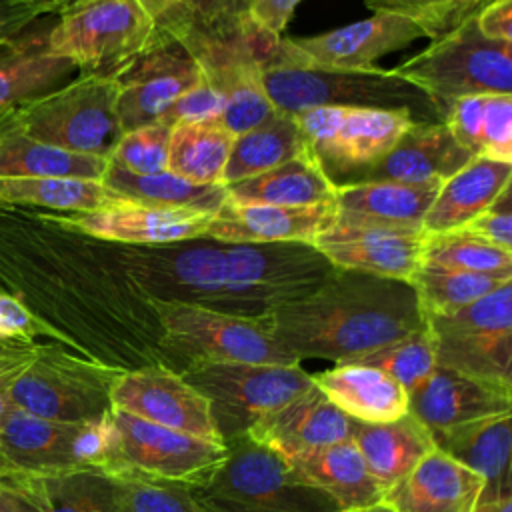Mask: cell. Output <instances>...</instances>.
<instances>
[{
	"label": "cell",
	"instance_id": "e575fe53",
	"mask_svg": "<svg viewBox=\"0 0 512 512\" xmlns=\"http://www.w3.org/2000/svg\"><path fill=\"white\" fill-rule=\"evenodd\" d=\"M234 134L216 118L178 122L170 128L168 172L194 184H222Z\"/></svg>",
	"mask_w": 512,
	"mask_h": 512
},
{
	"label": "cell",
	"instance_id": "d590c367",
	"mask_svg": "<svg viewBox=\"0 0 512 512\" xmlns=\"http://www.w3.org/2000/svg\"><path fill=\"white\" fill-rule=\"evenodd\" d=\"M120 194L100 180L40 176V178H2L0 208H32L46 212H94Z\"/></svg>",
	"mask_w": 512,
	"mask_h": 512
},
{
	"label": "cell",
	"instance_id": "bcb514c9",
	"mask_svg": "<svg viewBox=\"0 0 512 512\" xmlns=\"http://www.w3.org/2000/svg\"><path fill=\"white\" fill-rule=\"evenodd\" d=\"M170 126L154 122L124 132L108 156V164L132 174H160L168 170Z\"/></svg>",
	"mask_w": 512,
	"mask_h": 512
},
{
	"label": "cell",
	"instance_id": "30bf717a",
	"mask_svg": "<svg viewBox=\"0 0 512 512\" xmlns=\"http://www.w3.org/2000/svg\"><path fill=\"white\" fill-rule=\"evenodd\" d=\"M156 38L158 24L138 0H78L48 28L46 48L80 74L116 78Z\"/></svg>",
	"mask_w": 512,
	"mask_h": 512
},
{
	"label": "cell",
	"instance_id": "8992f818",
	"mask_svg": "<svg viewBox=\"0 0 512 512\" xmlns=\"http://www.w3.org/2000/svg\"><path fill=\"white\" fill-rule=\"evenodd\" d=\"M226 454L200 482L188 486L204 512H338L322 490L302 482L282 456L250 434L224 442Z\"/></svg>",
	"mask_w": 512,
	"mask_h": 512
},
{
	"label": "cell",
	"instance_id": "f546056e",
	"mask_svg": "<svg viewBox=\"0 0 512 512\" xmlns=\"http://www.w3.org/2000/svg\"><path fill=\"white\" fill-rule=\"evenodd\" d=\"M350 440L384 494L436 448L430 430L410 412L382 424L352 420Z\"/></svg>",
	"mask_w": 512,
	"mask_h": 512
},
{
	"label": "cell",
	"instance_id": "9f6ffc18",
	"mask_svg": "<svg viewBox=\"0 0 512 512\" xmlns=\"http://www.w3.org/2000/svg\"><path fill=\"white\" fill-rule=\"evenodd\" d=\"M36 20H42V18L30 6L0 0V42L16 36Z\"/></svg>",
	"mask_w": 512,
	"mask_h": 512
},
{
	"label": "cell",
	"instance_id": "836d02e7",
	"mask_svg": "<svg viewBox=\"0 0 512 512\" xmlns=\"http://www.w3.org/2000/svg\"><path fill=\"white\" fill-rule=\"evenodd\" d=\"M440 184H402V182H360L344 184L334 190L338 214L422 228V220L438 194Z\"/></svg>",
	"mask_w": 512,
	"mask_h": 512
},
{
	"label": "cell",
	"instance_id": "2e32d148",
	"mask_svg": "<svg viewBox=\"0 0 512 512\" xmlns=\"http://www.w3.org/2000/svg\"><path fill=\"white\" fill-rule=\"evenodd\" d=\"M110 444L102 472L192 486L216 468L226 446L212 444L120 410L108 412Z\"/></svg>",
	"mask_w": 512,
	"mask_h": 512
},
{
	"label": "cell",
	"instance_id": "11a10c76",
	"mask_svg": "<svg viewBox=\"0 0 512 512\" xmlns=\"http://www.w3.org/2000/svg\"><path fill=\"white\" fill-rule=\"evenodd\" d=\"M300 0H248L252 20L266 32L280 36Z\"/></svg>",
	"mask_w": 512,
	"mask_h": 512
},
{
	"label": "cell",
	"instance_id": "b9f144b4",
	"mask_svg": "<svg viewBox=\"0 0 512 512\" xmlns=\"http://www.w3.org/2000/svg\"><path fill=\"white\" fill-rule=\"evenodd\" d=\"M348 362L382 370L384 374L394 378L406 390V394H410L436 368V354H434L432 336L424 326L400 340L384 344Z\"/></svg>",
	"mask_w": 512,
	"mask_h": 512
},
{
	"label": "cell",
	"instance_id": "d4e9b609",
	"mask_svg": "<svg viewBox=\"0 0 512 512\" xmlns=\"http://www.w3.org/2000/svg\"><path fill=\"white\" fill-rule=\"evenodd\" d=\"M334 202L308 206L236 204L226 198L212 216L206 236L220 242H306L314 240L332 224Z\"/></svg>",
	"mask_w": 512,
	"mask_h": 512
},
{
	"label": "cell",
	"instance_id": "f35d334b",
	"mask_svg": "<svg viewBox=\"0 0 512 512\" xmlns=\"http://www.w3.org/2000/svg\"><path fill=\"white\" fill-rule=\"evenodd\" d=\"M102 184L130 200L170 208H188L206 214H216L228 198L224 186L194 184L168 170L142 176L108 164Z\"/></svg>",
	"mask_w": 512,
	"mask_h": 512
},
{
	"label": "cell",
	"instance_id": "4dcf8cb0",
	"mask_svg": "<svg viewBox=\"0 0 512 512\" xmlns=\"http://www.w3.org/2000/svg\"><path fill=\"white\" fill-rule=\"evenodd\" d=\"M0 42V108L26 102L64 86L76 70L46 48V28H32Z\"/></svg>",
	"mask_w": 512,
	"mask_h": 512
},
{
	"label": "cell",
	"instance_id": "8d00e7d4",
	"mask_svg": "<svg viewBox=\"0 0 512 512\" xmlns=\"http://www.w3.org/2000/svg\"><path fill=\"white\" fill-rule=\"evenodd\" d=\"M308 152L294 116L278 112L264 124L234 136L222 184H234Z\"/></svg>",
	"mask_w": 512,
	"mask_h": 512
},
{
	"label": "cell",
	"instance_id": "f5cc1de1",
	"mask_svg": "<svg viewBox=\"0 0 512 512\" xmlns=\"http://www.w3.org/2000/svg\"><path fill=\"white\" fill-rule=\"evenodd\" d=\"M462 230H468L500 248L512 250V210H510V188L484 210L480 216L470 220Z\"/></svg>",
	"mask_w": 512,
	"mask_h": 512
},
{
	"label": "cell",
	"instance_id": "7a4b0ae2",
	"mask_svg": "<svg viewBox=\"0 0 512 512\" xmlns=\"http://www.w3.org/2000/svg\"><path fill=\"white\" fill-rule=\"evenodd\" d=\"M122 260L152 300L264 318L312 292L332 270L306 242H220L208 236L128 246Z\"/></svg>",
	"mask_w": 512,
	"mask_h": 512
},
{
	"label": "cell",
	"instance_id": "ffe728a7",
	"mask_svg": "<svg viewBox=\"0 0 512 512\" xmlns=\"http://www.w3.org/2000/svg\"><path fill=\"white\" fill-rule=\"evenodd\" d=\"M198 82H202L198 64L182 46L158 32L154 44L116 76V114L122 134L158 122L162 112Z\"/></svg>",
	"mask_w": 512,
	"mask_h": 512
},
{
	"label": "cell",
	"instance_id": "d6a6232c",
	"mask_svg": "<svg viewBox=\"0 0 512 512\" xmlns=\"http://www.w3.org/2000/svg\"><path fill=\"white\" fill-rule=\"evenodd\" d=\"M224 188L230 202L268 206L326 204L334 202L336 190L310 152Z\"/></svg>",
	"mask_w": 512,
	"mask_h": 512
},
{
	"label": "cell",
	"instance_id": "6f0895ef",
	"mask_svg": "<svg viewBox=\"0 0 512 512\" xmlns=\"http://www.w3.org/2000/svg\"><path fill=\"white\" fill-rule=\"evenodd\" d=\"M8 2H18V4H26L32 10L38 12L40 18L44 16H58L60 12H64L66 8H70L72 4H76L78 0H8Z\"/></svg>",
	"mask_w": 512,
	"mask_h": 512
},
{
	"label": "cell",
	"instance_id": "484cf974",
	"mask_svg": "<svg viewBox=\"0 0 512 512\" xmlns=\"http://www.w3.org/2000/svg\"><path fill=\"white\" fill-rule=\"evenodd\" d=\"M484 482L440 450H432L408 476L386 490L394 512H472Z\"/></svg>",
	"mask_w": 512,
	"mask_h": 512
},
{
	"label": "cell",
	"instance_id": "91938a15",
	"mask_svg": "<svg viewBox=\"0 0 512 512\" xmlns=\"http://www.w3.org/2000/svg\"><path fill=\"white\" fill-rule=\"evenodd\" d=\"M138 2L142 4V8H144L154 20H158L162 14H166V12L172 10L174 6L184 4V2H188V0H138Z\"/></svg>",
	"mask_w": 512,
	"mask_h": 512
},
{
	"label": "cell",
	"instance_id": "7402d4cb",
	"mask_svg": "<svg viewBox=\"0 0 512 512\" xmlns=\"http://www.w3.org/2000/svg\"><path fill=\"white\" fill-rule=\"evenodd\" d=\"M408 412L430 434L500 414H512V384L438 366L408 394Z\"/></svg>",
	"mask_w": 512,
	"mask_h": 512
},
{
	"label": "cell",
	"instance_id": "ac0fdd59",
	"mask_svg": "<svg viewBox=\"0 0 512 512\" xmlns=\"http://www.w3.org/2000/svg\"><path fill=\"white\" fill-rule=\"evenodd\" d=\"M426 38L424 30L408 18L374 12L370 18L306 38H280V56L306 68L372 70L388 52Z\"/></svg>",
	"mask_w": 512,
	"mask_h": 512
},
{
	"label": "cell",
	"instance_id": "60d3db41",
	"mask_svg": "<svg viewBox=\"0 0 512 512\" xmlns=\"http://www.w3.org/2000/svg\"><path fill=\"white\" fill-rule=\"evenodd\" d=\"M424 260L456 270L512 278V250L500 248L462 228L426 234Z\"/></svg>",
	"mask_w": 512,
	"mask_h": 512
},
{
	"label": "cell",
	"instance_id": "816d5d0a",
	"mask_svg": "<svg viewBox=\"0 0 512 512\" xmlns=\"http://www.w3.org/2000/svg\"><path fill=\"white\" fill-rule=\"evenodd\" d=\"M40 342L0 340V422L12 408L10 392L22 372L30 366Z\"/></svg>",
	"mask_w": 512,
	"mask_h": 512
},
{
	"label": "cell",
	"instance_id": "5bb4252c",
	"mask_svg": "<svg viewBox=\"0 0 512 512\" xmlns=\"http://www.w3.org/2000/svg\"><path fill=\"white\" fill-rule=\"evenodd\" d=\"M108 444V416L98 422H58L10 408L0 422V474L50 478L102 470Z\"/></svg>",
	"mask_w": 512,
	"mask_h": 512
},
{
	"label": "cell",
	"instance_id": "277c9868",
	"mask_svg": "<svg viewBox=\"0 0 512 512\" xmlns=\"http://www.w3.org/2000/svg\"><path fill=\"white\" fill-rule=\"evenodd\" d=\"M156 24L198 64L202 78L220 96V120L234 136L276 114L262 84V68L274 56L280 36L252 20L248 0H188Z\"/></svg>",
	"mask_w": 512,
	"mask_h": 512
},
{
	"label": "cell",
	"instance_id": "4fadbf2b",
	"mask_svg": "<svg viewBox=\"0 0 512 512\" xmlns=\"http://www.w3.org/2000/svg\"><path fill=\"white\" fill-rule=\"evenodd\" d=\"M306 148L336 186L374 166L414 122L408 110L320 106L294 116Z\"/></svg>",
	"mask_w": 512,
	"mask_h": 512
},
{
	"label": "cell",
	"instance_id": "5b68a950",
	"mask_svg": "<svg viewBox=\"0 0 512 512\" xmlns=\"http://www.w3.org/2000/svg\"><path fill=\"white\" fill-rule=\"evenodd\" d=\"M116 96V78L78 74L56 90L0 108V130L18 132L66 152L108 160L122 136Z\"/></svg>",
	"mask_w": 512,
	"mask_h": 512
},
{
	"label": "cell",
	"instance_id": "94428289",
	"mask_svg": "<svg viewBox=\"0 0 512 512\" xmlns=\"http://www.w3.org/2000/svg\"><path fill=\"white\" fill-rule=\"evenodd\" d=\"M338 512H394V508L388 502L380 500L376 504H368V506H360V508H348V510H338Z\"/></svg>",
	"mask_w": 512,
	"mask_h": 512
},
{
	"label": "cell",
	"instance_id": "74e56055",
	"mask_svg": "<svg viewBox=\"0 0 512 512\" xmlns=\"http://www.w3.org/2000/svg\"><path fill=\"white\" fill-rule=\"evenodd\" d=\"M106 168V158L66 152L30 140L18 132L0 130V180L66 176L102 182Z\"/></svg>",
	"mask_w": 512,
	"mask_h": 512
},
{
	"label": "cell",
	"instance_id": "7dc6e473",
	"mask_svg": "<svg viewBox=\"0 0 512 512\" xmlns=\"http://www.w3.org/2000/svg\"><path fill=\"white\" fill-rule=\"evenodd\" d=\"M478 156L512 162V94L484 98Z\"/></svg>",
	"mask_w": 512,
	"mask_h": 512
},
{
	"label": "cell",
	"instance_id": "1f68e13d",
	"mask_svg": "<svg viewBox=\"0 0 512 512\" xmlns=\"http://www.w3.org/2000/svg\"><path fill=\"white\" fill-rule=\"evenodd\" d=\"M286 464L302 482L330 496L340 510L384 500V488L370 474L350 438L294 456Z\"/></svg>",
	"mask_w": 512,
	"mask_h": 512
},
{
	"label": "cell",
	"instance_id": "cb8c5ba5",
	"mask_svg": "<svg viewBox=\"0 0 512 512\" xmlns=\"http://www.w3.org/2000/svg\"><path fill=\"white\" fill-rule=\"evenodd\" d=\"M350 424L352 418L312 384L286 404L264 414L248 434L284 460H290L350 438Z\"/></svg>",
	"mask_w": 512,
	"mask_h": 512
},
{
	"label": "cell",
	"instance_id": "3957f363",
	"mask_svg": "<svg viewBox=\"0 0 512 512\" xmlns=\"http://www.w3.org/2000/svg\"><path fill=\"white\" fill-rule=\"evenodd\" d=\"M300 362L354 360L426 326L410 282L332 266L306 296L260 318Z\"/></svg>",
	"mask_w": 512,
	"mask_h": 512
},
{
	"label": "cell",
	"instance_id": "ee69618b",
	"mask_svg": "<svg viewBox=\"0 0 512 512\" xmlns=\"http://www.w3.org/2000/svg\"><path fill=\"white\" fill-rule=\"evenodd\" d=\"M110 476L120 512H204L184 484L150 480L126 472Z\"/></svg>",
	"mask_w": 512,
	"mask_h": 512
},
{
	"label": "cell",
	"instance_id": "8fae6325",
	"mask_svg": "<svg viewBox=\"0 0 512 512\" xmlns=\"http://www.w3.org/2000/svg\"><path fill=\"white\" fill-rule=\"evenodd\" d=\"M122 370L70 348L40 344L10 392L12 408L58 422H98L112 410L110 390Z\"/></svg>",
	"mask_w": 512,
	"mask_h": 512
},
{
	"label": "cell",
	"instance_id": "f1b7e54d",
	"mask_svg": "<svg viewBox=\"0 0 512 512\" xmlns=\"http://www.w3.org/2000/svg\"><path fill=\"white\" fill-rule=\"evenodd\" d=\"M312 384L348 418L382 424L408 414L406 390L378 368L340 362L312 374Z\"/></svg>",
	"mask_w": 512,
	"mask_h": 512
},
{
	"label": "cell",
	"instance_id": "9a60e30c",
	"mask_svg": "<svg viewBox=\"0 0 512 512\" xmlns=\"http://www.w3.org/2000/svg\"><path fill=\"white\" fill-rule=\"evenodd\" d=\"M436 364L512 384V282L446 314H428Z\"/></svg>",
	"mask_w": 512,
	"mask_h": 512
},
{
	"label": "cell",
	"instance_id": "4316f807",
	"mask_svg": "<svg viewBox=\"0 0 512 512\" xmlns=\"http://www.w3.org/2000/svg\"><path fill=\"white\" fill-rule=\"evenodd\" d=\"M510 416L472 420L432 434L436 450L474 472L482 482L478 500L512 494L510 488Z\"/></svg>",
	"mask_w": 512,
	"mask_h": 512
},
{
	"label": "cell",
	"instance_id": "680465c9",
	"mask_svg": "<svg viewBox=\"0 0 512 512\" xmlns=\"http://www.w3.org/2000/svg\"><path fill=\"white\" fill-rule=\"evenodd\" d=\"M472 512H512V494L478 500Z\"/></svg>",
	"mask_w": 512,
	"mask_h": 512
},
{
	"label": "cell",
	"instance_id": "44dd1931",
	"mask_svg": "<svg viewBox=\"0 0 512 512\" xmlns=\"http://www.w3.org/2000/svg\"><path fill=\"white\" fill-rule=\"evenodd\" d=\"M56 220L84 234L128 246L166 244L206 236L214 214L156 206L120 196L94 212H52Z\"/></svg>",
	"mask_w": 512,
	"mask_h": 512
},
{
	"label": "cell",
	"instance_id": "6da1fadb",
	"mask_svg": "<svg viewBox=\"0 0 512 512\" xmlns=\"http://www.w3.org/2000/svg\"><path fill=\"white\" fill-rule=\"evenodd\" d=\"M0 290L80 356L122 372L164 366L154 302L128 272L120 244L66 226L52 212L0 208Z\"/></svg>",
	"mask_w": 512,
	"mask_h": 512
},
{
	"label": "cell",
	"instance_id": "52a82bcc",
	"mask_svg": "<svg viewBox=\"0 0 512 512\" xmlns=\"http://www.w3.org/2000/svg\"><path fill=\"white\" fill-rule=\"evenodd\" d=\"M262 84L272 106L290 116L320 106H354L408 110L416 122L442 120L432 100L394 70L378 66L372 70L294 66L280 56V42L262 68Z\"/></svg>",
	"mask_w": 512,
	"mask_h": 512
},
{
	"label": "cell",
	"instance_id": "e0dca14e",
	"mask_svg": "<svg viewBox=\"0 0 512 512\" xmlns=\"http://www.w3.org/2000/svg\"><path fill=\"white\" fill-rule=\"evenodd\" d=\"M426 232L338 214L314 240L332 266L410 282L424 260Z\"/></svg>",
	"mask_w": 512,
	"mask_h": 512
},
{
	"label": "cell",
	"instance_id": "603a6c76",
	"mask_svg": "<svg viewBox=\"0 0 512 512\" xmlns=\"http://www.w3.org/2000/svg\"><path fill=\"white\" fill-rule=\"evenodd\" d=\"M474 156L462 148L446 124L412 122L396 144L368 170L348 184L360 182H402V184H442Z\"/></svg>",
	"mask_w": 512,
	"mask_h": 512
},
{
	"label": "cell",
	"instance_id": "ba28073f",
	"mask_svg": "<svg viewBox=\"0 0 512 512\" xmlns=\"http://www.w3.org/2000/svg\"><path fill=\"white\" fill-rule=\"evenodd\" d=\"M152 302L160 320L162 364L178 374L200 362L300 364L260 318L232 316L182 302Z\"/></svg>",
	"mask_w": 512,
	"mask_h": 512
},
{
	"label": "cell",
	"instance_id": "ab89813d",
	"mask_svg": "<svg viewBox=\"0 0 512 512\" xmlns=\"http://www.w3.org/2000/svg\"><path fill=\"white\" fill-rule=\"evenodd\" d=\"M506 282H512V278L456 270L428 260H422L410 280L424 316L458 310Z\"/></svg>",
	"mask_w": 512,
	"mask_h": 512
},
{
	"label": "cell",
	"instance_id": "f907efd6",
	"mask_svg": "<svg viewBox=\"0 0 512 512\" xmlns=\"http://www.w3.org/2000/svg\"><path fill=\"white\" fill-rule=\"evenodd\" d=\"M0 512H50L42 478L0 474Z\"/></svg>",
	"mask_w": 512,
	"mask_h": 512
},
{
	"label": "cell",
	"instance_id": "c3c4849f",
	"mask_svg": "<svg viewBox=\"0 0 512 512\" xmlns=\"http://www.w3.org/2000/svg\"><path fill=\"white\" fill-rule=\"evenodd\" d=\"M38 336H46L52 342H58V334L48 324H44L20 298L0 290V340L36 342Z\"/></svg>",
	"mask_w": 512,
	"mask_h": 512
},
{
	"label": "cell",
	"instance_id": "f6af8a7d",
	"mask_svg": "<svg viewBox=\"0 0 512 512\" xmlns=\"http://www.w3.org/2000/svg\"><path fill=\"white\" fill-rule=\"evenodd\" d=\"M372 12H390L418 24L434 40L458 28L488 0H364Z\"/></svg>",
	"mask_w": 512,
	"mask_h": 512
},
{
	"label": "cell",
	"instance_id": "83f0119b",
	"mask_svg": "<svg viewBox=\"0 0 512 512\" xmlns=\"http://www.w3.org/2000/svg\"><path fill=\"white\" fill-rule=\"evenodd\" d=\"M510 180L512 162L474 156L440 184L422 220V230L426 234H442L466 226L510 188Z\"/></svg>",
	"mask_w": 512,
	"mask_h": 512
},
{
	"label": "cell",
	"instance_id": "7c38bea8",
	"mask_svg": "<svg viewBox=\"0 0 512 512\" xmlns=\"http://www.w3.org/2000/svg\"><path fill=\"white\" fill-rule=\"evenodd\" d=\"M180 374L206 398L222 442L248 434L264 414L312 386V374L300 364L200 362Z\"/></svg>",
	"mask_w": 512,
	"mask_h": 512
},
{
	"label": "cell",
	"instance_id": "7bdbcfd3",
	"mask_svg": "<svg viewBox=\"0 0 512 512\" xmlns=\"http://www.w3.org/2000/svg\"><path fill=\"white\" fill-rule=\"evenodd\" d=\"M50 512H120L112 476L78 470L42 478Z\"/></svg>",
	"mask_w": 512,
	"mask_h": 512
},
{
	"label": "cell",
	"instance_id": "681fc988",
	"mask_svg": "<svg viewBox=\"0 0 512 512\" xmlns=\"http://www.w3.org/2000/svg\"><path fill=\"white\" fill-rule=\"evenodd\" d=\"M222 114V100L220 96L208 86V82L202 78L194 88L178 96L158 118L160 124L174 126L178 122L188 120H204V118H220Z\"/></svg>",
	"mask_w": 512,
	"mask_h": 512
},
{
	"label": "cell",
	"instance_id": "db71d44e",
	"mask_svg": "<svg viewBox=\"0 0 512 512\" xmlns=\"http://www.w3.org/2000/svg\"><path fill=\"white\" fill-rule=\"evenodd\" d=\"M476 26L488 40L512 44V0H488L476 12Z\"/></svg>",
	"mask_w": 512,
	"mask_h": 512
},
{
	"label": "cell",
	"instance_id": "9c48e42d",
	"mask_svg": "<svg viewBox=\"0 0 512 512\" xmlns=\"http://www.w3.org/2000/svg\"><path fill=\"white\" fill-rule=\"evenodd\" d=\"M392 70L420 88L444 122L464 96L512 94V44L482 36L474 14Z\"/></svg>",
	"mask_w": 512,
	"mask_h": 512
},
{
	"label": "cell",
	"instance_id": "d6986e66",
	"mask_svg": "<svg viewBox=\"0 0 512 512\" xmlns=\"http://www.w3.org/2000/svg\"><path fill=\"white\" fill-rule=\"evenodd\" d=\"M110 402L114 410L224 446L206 398L166 366L120 372L112 384Z\"/></svg>",
	"mask_w": 512,
	"mask_h": 512
}]
</instances>
